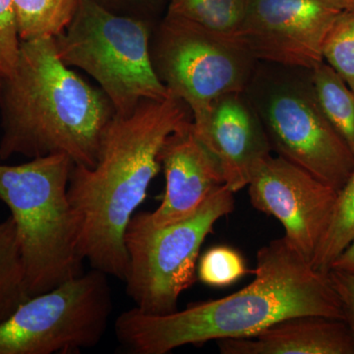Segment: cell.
Here are the masks:
<instances>
[{"instance_id":"cell-1","label":"cell","mask_w":354,"mask_h":354,"mask_svg":"<svg viewBox=\"0 0 354 354\" xmlns=\"http://www.w3.org/2000/svg\"><path fill=\"white\" fill-rule=\"evenodd\" d=\"M252 283L228 297L195 302L167 315L133 307L114 323L116 339L132 354H167L187 344L252 337L295 316L344 320L329 272L316 270L285 236L259 249Z\"/></svg>"},{"instance_id":"cell-2","label":"cell","mask_w":354,"mask_h":354,"mask_svg":"<svg viewBox=\"0 0 354 354\" xmlns=\"http://www.w3.org/2000/svg\"><path fill=\"white\" fill-rule=\"evenodd\" d=\"M192 121L178 97L144 101L129 115H114L93 167L73 165L68 199L83 259L124 281L128 267L125 230L157 176L165 139Z\"/></svg>"},{"instance_id":"cell-3","label":"cell","mask_w":354,"mask_h":354,"mask_svg":"<svg viewBox=\"0 0 354 354\" xmlns=\"http://www.w3.org/2000/svg\"><path fill=\"white\" fill-rule=\"evenodd\" d=\"M0 158L65 155L93 167L115 115L102 88L60 59L55 39L21 41L13 69L0 76Z\"/></svg>"},{"instance_id":"cell-4","label":"cell","mask_w":354,"mask_h":354,"mask_svg":"<svg viewBox=\"0 0 354 354\" xmlns=\"http://www.w3.org/2000/svg\"><path fill=\"white\" fill-rule=\"evenodd\" d=\"M73 162L65 155L0 165V201L15 221L30 297L83 274L78 227L68 199Z\"/></svg>"},{"instance_id":"cell-5","label":"cell","mask_w":354,"mask_h":354,"mask_svg":"<svg viewBox=\"0 0 354 354\" xmlns=\"http://www.w3.org/2000/svg\"><path fill=\"white\" fill-rule=\"evenodd\" d=\"M244 95L277 156L339 192L354 172V155L317 102L311 70L258 62Z\"/></svg>"},{"instance_id":"cell-6","label":"cell","mask_w":354,"mask_h":354,"mask_svg":"<svg viewBox=\"0 0 354 354\" xmlns=\"http://www.w3.org/2000/svg\"><path fill=\"white\" fill-rule=\"evenodd\" d=\"M150 38L147 21L80 0L69 24L53 39L60 59L92 76L116 115H129L142 102L171 97L156 73Z\"/></svg>"},{"instance_id":"cell-7","label":"cell","mask_w":354,"mask_h":354,"mask_svg":"<svg viewBox=\"0 0 354 354\" xmlns=\"http://www.w3.org/2000/svg\"><path fill=\"white\" fill-rule=\"evenodd\" d=\"M234 194L221 185L195 215L165 227H156L149 212L133 215L124 234V283L135 308L151 315L178 310L179 297L196 279L205 239L221 218L234 212Z\"/></svg>"},{"instance_id":"cell-8","label":"cell","mask_w":354,"mask_h":354,"mask_svg":"<svg viewBox=\"0 0 354 354\" xmlns=\"http://www.w3.org/2000/svg\"><path fill=\"white\" fill-rule=\"evenodd\" d=\"M151 55L160 80L189 108L197 135L220 97L245 91L259 62L241 37L169 14L156 32Z\"/></svg>"},{"instance_id":"cell-9","label":"cell","mask_w":354,"mask_h":354,"mask_svg":"<svg viewBox=\"0 0 354 354\" xmlns=\"http://www.w3.org/2000/svg\"><path fill=\"white\" fill-rule=\"evenodd\" d=\"M113 313L109 276L93 269L26 300L0 324V354L71 353L95 348Z\"/></svg>"},{"instance_id":"cell-10","label":"cell","mask_w":354,"mask_h":354,"mask_svg":"<svg viewBox=\"0 0 354 354\" xmlns=\"http://www.w3.org/2000/svg\"><path fill=\"white\" fill-rule=\"evenodd\" d=\"M248 195L254 208L281 223L286 241L312 265L332 221L337 191L270 155L254 171Z\"/></svg>"},{"instance_id":"cell-11","label":"cell","mask_w":354,"mask_h":354,"mask_svg":"<svg viewBox=\"0 0 354 354\" xmlns=\"http://www.w3.org/2000/svg\"><path fill=\"white\" fill-rule=\"evenodd\" d=\"M342 10L337 0H250L239 37L258 62L311 70Z\"/></svg>"},{"instance_id":"cell-12","label":"cell","mask_w":354,"mask_h":354,"mask_svg":"<svg viewBox=\"0 0 354 354\" xmlns=\"http://www.w3.org/2000/svg\"><path fill=\"white\" fill-rule=\"evenodd\" d=\"M160 160L165 191L160 206L150 213L156 227L195 215L212 193L225 185L218 160L197 136L192 121L165 139Z\"/></svg>"},{"instance_id":"cell-13","label":"cell","mask_w":354,"mask_h":354,"mask_svg":"<svg viewBox=\"0 0 354 354\" xmlns=\"http://www.w3.org/2000/svg\"><path fill=\"white\" fill-rule=\"evenodd\" d=\"M197 136L218 160L223 183L232 193L248 186L257 165L272 152L259 116L244 93L220 97L208 124Z\"/></svg>"},{"instance_id":"cell-14","label":"cell","mask_w":354,"mask_h":354,"mask_svg":"<svg viewBox=\"0 0 354 354\" xmlns=\"http://www.w3.org/2000/svg\"><path fill=\"white\" fill-rule=\"evenodd\" d=\"M216 342L221 354H354L344 320L322 316H295L252 337Z\"/></svg>"},{"instance_id":"cell-15","label":"cell","mask_w":354,"mask_h":354,"mask_svg":"<svg viewBox=\"0 0 354 354\" xmlns=\"http://www.w3.org/2000/svg\"><path fill=\"white\" fill-rule=\"evenodd\" d=\"M311 80L324 115L354 155V93L324 62L311 69Z\"/></svg>"},{"instance_id":"cell-16","label":"cell","mask_w":354,"mask_h":354,"mask_svg":"<svg viewBox=\"0 0 354 354\" xmlns=\"http://www.w3.org/2000/svg\"><path fill=\"white\" fill-rule=\"evenodd\" d=\"M29 298L17 228L9 216L0 223V324Z\"/></svg>"},{"instance_id":"cell-17","label":"cell","mask_w":354,"mask_h":354,"mask_svg":"<svg viewBox=\"0 0 354 354\" xmlns=\"http://www.w3.org/2000/svg\"><path fill=\"white\" fill-rule=\"evenodd\" d=\"M80 0H13L21 41L55 38L73 18Z\"/></svg>"},{"instance_id":"cell-18","label":"cell","mask_w":354,"mask_h":354,"mask_svg":"<svg viewBox=\"0 0 354 354\" xmlns=\"http://www.w3.org/2000/svg\"><path fill=\"white\" fill-rule=\"evenodd\" d=\"M250 0H171L169 15L221 34L239 36Z\"/></svg>"},{"instance_id":"cell-19","label":"cell","mask_w":354,"mask_h":354,"mask_svg":"<svg viewBox=\"0 0 354 354\" xmlns=\"http://www.w3.org/2000/svg\"><path fill=\"white\" fill-rule=\"evenodd\" d=\"M354 241V172L337 192L334 213L312 266L328 272L339 254Z\"/></svg>"},{"instance_id":"cell-20","label":"cell","mask_w":354,"mask_h":354,"mask_svg":"<svg viewBox=\"0 0 354 354\" xmlns=\"http://www.w3.org/2000/svg\"><path fill=\"white\" fill-rule=\"evenodd\" d=\"M324 62L330 65L354 93V8L344 9L323 44Z\"/></svg>"},{"instance_id":"cell-21","label":"cell","mask_w":354,"mask_h":354,"mask_svg":"<svg viewBox=\"0 0 354 354\" xmlns=\"http://www.w3.org/2000/svg\"><path fill=\"white\" fill-rule=\"evenodd\" d=\"M250 272L242 254L227 245L211 247L197 263L198 279L209 288H227Z\"/></svg>"},{"instance_id":"cell-22","label":"cell","mask_w":354,"mask_h":354,"mask_svg":"<svg viewBox=\"0 0 354 354\" xmlns=\"http://www.w3.org/2000/svg\"><path fill=\"white\" fill-rule=\"evenodd\" d=\"M20 44L13 0H0V76L13 69Z\"/></svg>"},{"instance_id":"cell-23","label":"cell","mask_w":354,"mask_h":354,"mask_svg":"<svg viewBox=\"0 0 354 354\" xmlns=\"http://www.w3.org/2000/svg\"><path fill=\"white\" fill-rule=\"evenodd\" d=\"M328 272L341 301L344 322L348 326L354 341V276L333 269Z\"/></svg>"},{"instance_id":"cell-24","label":"cell","mask_w":354,"mask_h":354,"mask_svg":"<svg viewBox=\"0 0 354 354\" xmlns=\"http://www.w3.org/2000/svg\"><path fill=\"white\" fill-rule=\"evenodd\" d=\"M330 269L348 272L354 276V241L339 254L330 266Z\"/></svg>"},{"instance_id":"cell-25","label":"cell","mask_w":354,"mask_h":354,"mask_svg":"<svg viewBox=\"0 0 354 354\" xmlns=\"http://www.w3.org/2000/svg\"><path fill=\"white\" fill-rule=\"evenodd\" d=\"M337 1L344 9L354 8V0H337Z\"/></svg>"},{"instance_id":"cell-26","label":"cell","mask_w":354,"mask_h":354,"mask_svg":"<svg viewBox=\"0 0 354 354\" xmlns=\"http://www.w3.org/2000/svg\"><path fill=\"white\" fill-rule=\"evenodd\" d=\"M95 1L100 2V3H102V6H104V2L106 1H120V0H95ZM123 1V0H122Z\"/></svg>"}]
</instances>
